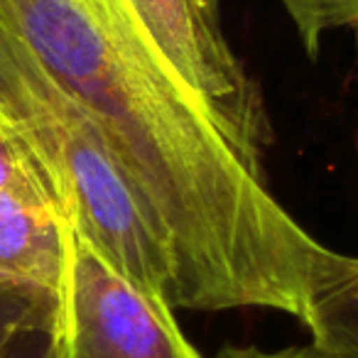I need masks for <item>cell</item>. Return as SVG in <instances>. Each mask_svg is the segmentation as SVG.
<instances>
[{
	"mask_svg": "<svg viewBox=\"0 0 358 358\" xmlns=\"http://www.w3.org/2000/svg\"><path fill=\"white\" fill-rule=\"evenodd\" d=\"M40 64L91 110L172 245V309L302 322L336 250L289 216L169 69L128 0H0Z\"/></svg>",
	"mask_w": 358,
	"mask_h": 358,
	"instance_id": "cell-1",
	"label": "cell"
},
{
	"mask_svg": "<svg viewBox=\"0 0 358 358\" xmlns=\"http://www.w3.org/2000/svg\"><path fill=\"white\" fill-rule=\"evenodd\" d=\"M0 133L27 159L59 214L143 292L172 302L164 226L143 199L91 110L0 15ZM172 307V304H169Z\"/></svg>",
	"mask_w": 358,
	"mask_h": 358,
	"instance_id": "cell-2",
	"label": "cell"
},
{
	"mask_svg": "<svg viewBox=\"0 0 358 358\" xmlns=\"http://www.w3.org/2000/svg\"><path fill=\"white\" fill-rule=\"evenodd\" d=\"M140 25L243 164L265 179L273 143L260 86L234 52L221 0H128Z\"/></svg>",
	"mask_w": 358,
	"mask_h": 358,
	"instance_id": "cell-3",
	"label": "cell"
},
{
	"mask_svg": "<svg viewBox=\"0 0 358 358\" xmlns=\"http://www.w3.org/2000/svg\"><path fill=\"white\" fill-rule=\"evenodd\" d=\"M57 336L62 358H201L174 309L125 280L74 229Z\"/></svg>",
	"mask_w": 358,
	"mask_h": 358,
	"instance_id": "cell-4",
	"label": "cell"
},
{
	"mask_svg": "<svg viewBox=\"0 0 358 358\" xmlns=\"http://www.w3.org/2000/svg\"><path fill=\"white\" fill-rule=\"evenodd\" d=\"M71 226L22 157L0 189V280L47 292L59 302L66 282Z\"/></svg>",
	"mask_w": 358,
	"mask_h": 358,
	"instance_id": "cell-5",
	"label": "cell"
},
{
	"mask_svg": "<svg viewBox=\"0 0 358 358\" xmlns=\"http://www.w3.org/2000/svg\"><path fill=\"white\" fill-rule=\"evenodd\" d=\"M302 324L312 346L334 358H358V258L336 253L317 278Z\"/></svg>",
	"mask_w": 358,
	"mask_h": 358,
	"instance_id": "cell-6",
	"label": "cell"
},
{
	"mask_svg": "<svg viewBox=\"0 0 358 358\" xmlns=\"http://www.w3.org/2000/svg\"><path fill=\"white\" fill-rule=\"evenodd\" d=\"M309 57L334 30H358V0H278Z\"/></svg>",
	"mask_w": 358,
	"mask_h": 358,
	"instance_id": "cell-7",
	"label": "cell"
},
{
	"mask_svg": "<svg viewBox=\"0 0 358 358\" xmlns=\"http://www.w3.org/2000/svg\"><path fill=\"white\" fill-rule=\"evenodd\" d=\"M57 314L59 302L52 294L22 285L0 282V358L22 334L57 324Z\"/></svg>",
	"mask_w": 358,
	"mask_h": 358,
	"instance_id": "cell-8",
	"label": "cell"
},
{
	"mask_svg": "<svg viewBox=\"0 0 358 358\" xmlns=\"http://www.w3.org/2000/svg\"><path fill=\"white\" fill-rule=\"evenodd\" d=\"M3 358H62L57 324L22 334L13 341V346L3 353Z\"/></svg>",
	"mask_w": 358,
	"mask_h": 358,
	"instance_id": "cell-9",
	"label": "cell"
},
{
	"mask_svg": "<svg viewBox=\"0 0 358 358\" xmlns=\"http://www.w3.org/2000/svg\"><path fill=\"white\" fill-rule=\"evenodd\" d=\"M216 358H334L329 353L319 351L312 343H304V346H285L278 351H265L258 346H224Z\"/></svg>",
	"mask_w": 358,
	"mask_h": 358,
	"instance_id": "cell-10",
	"label": "cell"
},
{
	"mask_svg": "<svg viewBox=\"0 0 358 358\" xmlns=\"http://www.w3.org/2000/svg\"><path fill=\"white\" fill-rule=\"evenodd\" d=\"M20 164H22V155L17 152V148L6 138V135L0 133V189L15 177Z\"/></svg>",
	"mask_w": 358,
	"mask_h": 358,
	"instance_id": "cell-11",
	"label": "cell"
},
{
	"mask_svg": "<svg viewBox=\"0 0 358 358\" xmlns=\"http://www.w3.org/2000/svg\"><path fill=\"white\" fill-rule=\"evenodd\" d=\"M0 282H3V280H0Z\"/></svg>",
	"mask_w": 358,
	"mask_h": 358,
	"instance_id": "cell-12",
	"label": "cell"
}]
</instances>
